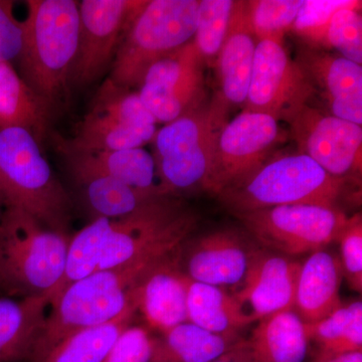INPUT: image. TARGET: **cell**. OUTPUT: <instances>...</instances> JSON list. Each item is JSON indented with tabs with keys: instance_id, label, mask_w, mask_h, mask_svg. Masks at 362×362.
I'll return each instance as SVG.
<instances>
[{
	"instance_id": "6da1fadb",
	"label": "cell",
	"mask_w": 362,
	"mask_h": 362,
	"mask_svg": "<svg viewBox=\"0 0 362 362\" xmlns=\"http://www.w3.org/2000/svg\"><path fill=\"white\" fill-rule=\"evenodd\" d=\"M195 225L197 216L175 195H157L121 218H95L70 240L65 273L49 302L95 272L173 252Z\"/></svg>"
},
{
	"instance_id": "7a4b0ae2",
	"label": "cell",
	"mask_w": 362,
	"mask_h": 362,
	"mask_svg": "<svg viewBox=\"0 0 362 362\" xmlns=\"http://www.w3.org/2000/svg\"><path fill=\"white\" fill-rule=\"evenodd\" d=\"M166 255L97 271L69 285L49 304L52 310L30 361L42 362L52 349L73 333L109 322L136 308V286Z\"/></svg>"
},
{
	"instance_id": "3957f363",
	"label": "cell",
	"mask_w": 362,
	"mask_h": 362,
	"mask_svg": "<svg viewBox=\"0 0 362 362\" xmlns=\"http://www.w3.org/2000/svg\"><path fill=\"white\" fill-rule=\"evenodd\" d=\"M18 56L21 77L51 107L68 100L69 78L78 40V2L30 0Z\"/></svg>"
},
{
	"instance_id": "277c9868",
	"label": "cell",
	"mask_w": 362,
	"mask_h": 362,
	"mask_svg": "<svg viewBox=\"0 0 362 362\" xmlns=\"http://www.w3.org/2000/svg\"><path fill=\"white\" fill-rule=\"evenodd\" d=\"M0 195L6 206L30 214L45 228L66 233L71 202L40 144L21 128L0 129Z\"/></svg>"
},
{
	"instance_id": "5b68a950",
	"label": "cell",
	"mask_w": 362,
	"mask_h": 362,
	"mask_svg": "<svg viewBox=\"0 0 362 362\" xmlns=\"http://www.w3.org/2000/svg\"><path fill=\"white\" fill-rule=\"evenodd\" d=\"M69 245L66 233L6 206L0 218V263L14 294L47 296L65 273Z\"/></svg>"
},
{
	"instance_id": "8992f818",
	"label": "cell",
	"mask_w": 362,
	"mask_h": 362,
	"mask_svg": "<svg viewBox=\"0 0 362 362\" xmlns=\"http://www.w3.org/2000/svg\"><path fill=\"white\" fill-rule=\"evenodd\" d=\"M226 103L218 99L165 124L154 136L157 177L161 194L175 195L206 187Z\"/></svg>"
},
{
	"instance_id": "52a82bcc",
	"label": "cell",
	"mask_w": 362,
	"mask_h": 362,
	"mask_svg": "<svg viewBox=\"0 0 362 362\" xmlns=\"http://www.w3.org/2000/svg\"><path fill=\"white\" fill-rule=\"evenodd\" d=\"M342 183L310 157L296 153L267 161L218 197L235 214L292 204L335 206Z\"/></svg>"
},
{
	"instance_id": "ba28073f",
	"label": "cell",
	"mask_w": 362,
	"mask_h": 362,
	"mask_svg": "<svg viewBox=\"0 0 362 362\" xmlns=\"http://www.w3.org/2000/svg\"><path fill=\"white\" fill-rule=\"evenodd\" d=\"M197 0H152L137 14L119 47L109 78L126 89L141 85L150 66L194 40Z\"/></svg>"
},
{
	"instance_id": "9c48e42d",
	"label": "cell",
	"mask_w": 362,
	"mask_h": 362,
	"mask_svg": "<svg viewBox=\"0 0 362 362\" xmlns=\"http://www.w3.org/2000/svg\"><path fill=\"white\" fill-rule=\"evenodd\" d=\"M156 124L138 93L119 87L108 78L76 126L74 137L58 143L71 150L142 148L153 141Z\"/></svg>"
},
{
	"instance_id": "30bf717a",
	"label": "cell",
	"mask_w": 362,
	"mask_h": 362,
	"mask_svg": "<svg viewBox=\"0 0 362 362\" xmlns=\"http://www.w3.org/2000/svg\"><path fill=\"white\" fill-rule=\"evenodd\" d=\"M259 246L288 256L314 252L337 240L347 216L335 206L292 204L238 214Z\"/></svg>"
},
{
	"instance_id": "8fae6325",
	"label": "cell",
	"mask_w": 362,
	"mask_h": 362,
	"mask_svg": "<svg viewBox=\"0 0 362 362\" xmlns=\"http://www.w3.org/2000/svg\"><path fill=\"white\" fill-rule=\"evenodd\" d=\"M283 138L280 123L273 117L240 112L221 131L204 190L218 195L246 180L269 160Z\"/></svg>"
},
{
	"instance_id": "7c38bea8",
	"label": "cell",
	"mask_w": 362,
	"mask_h": 362,
	"mask_svg": "<svg viewBox=\"0 0 362 362\" xmlns=\"http://www.w3.org/2000/svg\"><path fill=\"white\" fill-rule=\"evenodd\" d=\"M147 1L83 0L78 2L77 52L70 71V85L95 82L113 64L119 47Z\"/></svg>"
},
{
	"instance_id": "4fadbf2b",
	"label": "cell",
	"mask_w": 362,
	"mask_h": 362,
	"mask_svg": "<svg viewBox=\"0 0 362 362\" xmlns=\"http://www.w3.org/2000/svg\"><path fill=\"white\" fill-rule=\"evenodd\" d=\"M313 93L310 77L303 66L293 61L284 44L258 42L245 110L289 122L308 105Z\"/></svg>"
},
{
	"instance_id": "5bb4252c",
	"label": "cell",
	"mask_w": 362,
	"mask_h": 362,
	"mask_svg": "<svg viewBox=\"0 0 362 362\" xmlns=\"http://www.w3.org/2000/svg\"><path fill=\"white\" fill-rule=\"evenodd\" d=\"M204 61L194 42L153 64L138 92L157 123H170L199 107Z\"/></svg>"
},
{
	"instance_id": "9a60e30c",
	"label": "cell",
	"mask_w": 362,
	"mask_h": 362,
	"mask_svg": "<svg viewBox=\"0 0 362 362\" xmlns=\"http://www.w3.org/2000/svg\"><path fill=\"white\" fill-rule=\"evenodd\" d=\"M297 153L310 157L330 175L343 176L361 168V125L325 115L307 105L290 119Z\"/></svg>"
},
{
	"instance_id": "2e32d148",
	"label": "cell",
	"mask_w": 362,
	"mask_h": 362,
	"mask_svg": "<svg viewBox=\"0 0 362 362\" xmlns=\"http://www.w3.org/2000/svg\"><path fill=\"white\" fill-rule=\"evenodd\" d=\"M251 235L235 230H221L180 247V266L194 282L232 290L244 282L259 249ZM183 245V244H182Z\"/></svg>"
},
{
	"instance_id": "e0dca14e",
	"label": "cell",
	"mask_w": 362,
	"mask_h": 362,
	"mask_svg": "<svg viewBox=\"0 0 362 362\" xmlns=\"http://www.w3.org/2000/svg\"><path fill=\"white\" fill-rule=\"evenodd\" d=\"M300 265L278 252L259 249L242 285L232 293L247 324L294 309Z\"/></svg>"
},
{
	"instance_id": "ac0fdd59",
	"label": "cell",
	"mask_w": 362,
	"mask_h": 362,
	"mask_svg": "<svg viewBox=\"0 0 362 362\" xmlns=\"http://www.w3.org/2000/svg\"><path fill=\"white\" fill-rule=\"evenodd\" d=\"M181 246L152 266L135 288L137 312L141 313L149 329L160 334L187 321L190 280L181 269Z\"/></svg>"
},
{
	"instance_id": "d6986e66",
	"label": "cell",
	"mask_w": 362,
	"mask_h": 362,
	"mask_svg": "<svg viewBox=\"0 0 362 362\" xmlns=\"http://www.w3.org/2000/svg\"><path fill=\"white\" fill-rule=\"evenodd\" d=\"M71 175L80 185L95 177H110L150 194H161L154 157L144 148L71 150L59 147Z\"/></svg>"
},
{
	"instance_id": "ffe728a7",
	"label": "cell",
	"mask_w": 362,
	"mask_h": 362,
	"mask_svg": "<svg viewBox=\"0 0 362 362\" xmlns=\"http://www.w3.org/2000/svg\"><path fill=\"white\" fill-rule=\"evenodd\" d=\"M257 45L247 1H233L230 25L218 54L221 100L226 104L246 102Z\"/></svg>"
},
{
	"instance_id": "44dd1931",
	"label": "cell",
	"mask_w": 362,
	"mask_h": 362,
	"mask_svg": "<svg viewBox=\"0 0 362 362\" xmlns=\"http://www.w3.org/2000/svg\"><path fill=\"white\" fill-rule=\"evenodd\" d=\"M342 280L339 258L324 250L311 252L300 265L294 311L305 324L315 323L341 306Z\"/></svg>"
},
{
	"instance_id": "7402d4cb",
	"label": "cell",
	"mask_w": 362,
	"mask_h": 362,
	"mask_svg": "<svg viewBox=\"0 0 362 362\" xmlns=\"http://www.w3.org/2000/svg\"><path fill=\"white\" fill-rule=\"evenodd\" d=\"M304 59L300 65L322 87L332 116L361 126L362 66L327 54H308Z\"/></svg>"
},
{
	"instance_id": "603a6c76",
	"label": "cell",
	"mask_w": 362,
	"mask_h": 362,
	"mask_svg": "<svg viewBox=\"0 0 362 362\" xmlns=\"http://www.w3.org/2000/svg\"><path fill=\"white\" fill-rule=\"evenodd\" d=\"M49 307L45 295L21 300L0 297V362L32 358Z\"/></svg>"
},
{
	"instance_id": "cb8c5ba5",
	"label": "cell",
	"mask_w": 362,
	"mask_h": 362,
	"mask_svg": "<svg viewBox=\"0 0 362 362\" xmlns=\"http://www.w3.org/2000/svg\"><path fill=\"white\" fill-rule=\"evenodd\" d=\"M52 109L35 94L11 63H0V129L21 128L42 145Z\"/></svg>"
},
{
	"instance_id": "d4e9b609",
	"label": "cell",
	"mask_w": 362,
	"mask_h": 362,
	"mask_svg": "<svg viewBox=\"0 0 362 362\" xmlns=\"http://www.w3.org/2000/svg\"><path fill=\"white\" fill-rule=\"evenodd\" d=\"M247 342L258 362H303L309 339L302 319L288 309L258 321Z\"/></svg>"
},
{
	"instance_id": "484cf974",
	"label": "cell",
	"mask_w": 362,
	"mask_h": 362,
	"mask_svg": "<svg viewBox=\"0 0 362 362\" xmlns=\"http://www.w3.org/2000/svg\"><path fill=\"white\" fill-rule=\"evenodd\" d=\"M187 310L188 322L218 334H240L249 325L232 293L192 280Z\"/></svg>"
},
{
	"instance_id": "4316f807",
	"label": "cell",
	"mask_w": 362,
	"mask_h": 362,
	"mask_svg": "<svg viewBox=\"0 0 362 362\" xmlns=\"http://www.w3.org/2000/svg\"><path fill=\"white\" fill-rule=\"evenodd\" d=\"M136 313V308H131L109 322L73 333L42 362H103L121 333L132 324Z\"/></svg>"
},
{
	"instance_id": "83f0119b",
	"label": "cell",
	"mask_w": 362,
	"mask_h": 362,
	"mask_svg": "<svg viewBox=\"0 0 362 362\" xmlns=\"http://www.w3.org/2000/svg\"><path fill=\"white\" fill-rule=\"evenodd\" d=\"M309 341L320 347V357L362 351L361 301L341 305L325 318L305 324Z\"/></svg>"
},
{
	"instance_id": "f1b7e54d",
	"label": "cell",
	"mask_w": 362,
	"mask_h": 362,
	"mask_svg": "<svg viewBox=\"0 0 362 362\" xmlns=\"http://www.w3.org/2000/svg\"><path fill=\"white\" fill-rule=\"evenodd\" d=\"M162 339L175 362H211L242 341L240 334H218L190 322L178 324Z\"/></svg>"
},
{
	"instance_id": "f546056e",
	"label": "cell",
	"mask_w": 362,
	"mask_h": 362,
	"mask_svg": "<svg viewBox=\"0 0 362 362\" xmlns=\"http://www.w3.org/2000/svg\"><path fill=\"white\" fill-rule=\"evenodd\" d=\"M84 187L88 206L97 218H117L136 211L157 197L110 177H95L80 183Z\"/></svg>"
},
{
	"instance_id": "4dcf8cb0",
	"label": "cell",
	"mask_w": 362,
	"mask_h": 362,
	"mask_svg": "<svg viewBox=\"0 0 362 362\" xmlns=\"http://www.w3.org/2000/svg\"><path fill=\"white\" fill-rule=\"evenodd\" d=\"M304 0H252L247 1L250 23L257 40L284 44Z\"/></svg>"
},
{
	"instance_id": "1f68e13d",
	"label": "cell",
	"mask_w": 362,
	"mask_h": 362,
	"mask_svg": "<svg viewBox=\"0 0 362 362\" xmlns=\"http://www.w3.org/2000/svg\"><path fill=\"white\" fill-rule=\"evenodd\" d=\"M103 362H175L163 339L148 327L128 326Z\"/></svg>"
},
{
	"instance_id": "d6a6232c",
	"label": "cell",
	"mask_w": 362,
	"mask_h": 362,
	"mask_svg": "<svg viewBox=\"0 0 362 362\" xmlns=\"http://www.w3.org/2000/svg\"><path fill=\"white\" fill-rule=\"evenodd\" d=\"M232 0H202L197 9L194 44L202 58L218 56L232 16Z\"/></svg>"
},
{
	"instance_id": "836d02e7",
	"label": "cell",
	"mask_w": 362,
	"mask_h": 362,
	"mask_svg": "<svg viewBox=\"0 0 362 362\" xmlns=\"http://www.w3.org/2000/svg\"><path fill=\"white\" fill-rule=\"evenodd\" d=\"M361 4L358 0H306L296 16L292 30L311 44L327 47L331 20L340 9Z\"/></svg>"
},
{
	"instance_id": "e575fe53",
	"label": "cell",
	"mask_w": 362,
	"mask_h": 362,
	"mask_svg": "<svg viewBox=\"0 0 362 362\" xmlns=\"http://www.w3.org/2000/svg\"><path fill=\"white\" fill-rule=\"evenodd\" d=\"M361 4L340 9L328 28L327 47H333L343 58L362 64Z\"/></svg>"
},
{
	"instance_id": "d590c367",
	"label": "cell",
	"mask_w": 362,
	"mask_h": 362,
	"mask_svg": "<svg viewBox=\"0 0 362 362\" xmlns=\"http://www.w3.org/2000/svg\"><path fill=\"white\" fill-rule=\"evenodd\" d=\"M343 278L352 290H362V220L361 214L347 218L338 235Z\"/></svg>"
},
{
	"instance_id": "8d00e7d4",
	"label": "cell",
	"mask_w": 362,
	"mask_h": 362,
	"mask_svg": "<svg viewBox=\"0 0 362 362\" xmlns=\"http://www.w3.org/2000/svg\"><path fill=\"white\" fill-rule=\"evenodd\" d=\"M23 26L13 13V2L0 0V63H11L20 56Z\"/></svg>"
},
{
	"instance_id": "74e56055",
	"label": "cell",
	"mask_w": 362,
	"mask_h": 362,
	"mask_svg": "<svg viewBox=\"0 0 362 362\" xmlns=\"http://www.w3.org/2000/svg\"><path fill=\"white\" fill-rule=\"evenodd\" d=\"M211 362H258L256 357L249 344L247 339H243L242 341L238 343L232 349L226 351L223 356H218V358L214 359Z\"/></svg>"
},
{
	"instance_id": "f35d334b",
	"label": "cell",
	"mask_w": 362,
	"mask_h": 362,
	"mask_svg": "<svg viewBox=\"0 0 362 362\" xmlns=\"http://www.w3.org/2000/svg\"><path fill=\"white\" fill-rule=\"evenodd\" d=\"M316 362H362V351L319 357Z\"/></svg>"
},
{
	"instance_id": "ab89813d",
	"label": "cell",
	"mask_w": 362,
	"mask_h": 362,
	"mask_svg": "<svg viewBox=\"0 0 362 362\" xmlns=\"http://www.w3.org/2000/svg\"><path fill=\"white\" fill-rule=\"evenodd\" d=\"M0 294L16 295L14 294L13 288L9 285L8 281L4 275V269H2L1 263H0Z\"/></svg>"
},
{
	"instance_id": "60d3db41",
	"label": "cell",
	"mask_w": 362,
	"mask_h": 362,
	"mask_svg": "<svg viewBox=\"0 0 362 362\" xmlns=\"http://www.w3.org/2000/svg\"><path fill=\"white\" fill-rule=\"evenodd\" d=\"M6 206V202H4V199H2L1 195H0V218H1L2 214H4Z\"/></svg>"
}]
</instances>
